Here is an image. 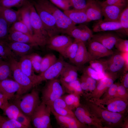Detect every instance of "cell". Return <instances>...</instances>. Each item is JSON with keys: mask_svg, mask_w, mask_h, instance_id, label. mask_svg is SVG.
Returning <instances> with one entry per match:
<instances>
[{"mask_svg": "<svg viewBox=\"0 0 128 128\" xmlns=\"http://www.w3.org/2000/svg\"><path fill=\"white\" fill-rule=\"evenodd\" d=\"M51 111L63 116L76 117L74 112L67 105L62 97L55 100L50 107Z\"/></svg>", "mask_w": 128, "mask_h": 128, "instance_id": "obj_25", "label": "cell"}, {"mask_svg": "<svg viewBox=\"0 0 128 128\" xmlns=\"http://www.w3.org/2000/svg\"><path fill=\"white\" fill-rule=\"evenodd\" d=\"M104 21H119L120 14L125 7L114 5L101 6Z\"/></svg>", "mask_w": 128, "mask_h": 128, "instance_id": "obj_23", "label": "cell"}, {"mask_svg": "<svg viewBox=\"0 0 128 128\" xmlns=\"http://www.w3.org/2000/svg\"><path fill=\"white\" fill-rule=\"evenodd\" d=\"M13 99L12 103L17 106L23 114L31 119L35 109L41 102L39 91L36 89H33L29 93L15 96Z\"/></svg>", "mask_w": 128, "mask_h": 128, "instance_id": "obj_3", "label": "cell"}, {"mask_svg": "<svg viewBox=\"0 0 128 128\" xmlns=\"http://www.w3.org/2000/svg\"><path fill=\"white\" fill-rule=\"evenodd\" d=\"M7 118L3 116L0 115V123L5 119Z\"/></svg>", "mask_w": 128, "mask_h": 128, "instance_id": "obj_57", "label": "cell"}, {"mask_svg": "<svg viewBox=\"0 0 128 128\" xmlns=\"http://www.w3.org/2000/svg\"><path fill=\"white\" fill-rule=\"evenodd\" d=\"M50 106L42 103L36 108L31 117V121L36 128H51Z\"/></svg>", "mask_w": 128, "mask_h": 128, "instance_id": "obj_9", "label": "cell"}, {"mask_svg": "<svg viewBox=\"0 0 128 128\" xmlns=\"http://www.w3.org/2000/svg\"><path fill=\"white\" fill-rule=\"evenodd\" d=\"M92 28L93 32H96L121 31L125 34L119 21H104L102 20L97 21L93 24Z\"/></svg>", "mask_w": 128, "mask_h": 128, "instance_id": "obj_19", "label": "cell"}, {"mask_svg": "<svg viewBox=\"0 0 128 128\" xmlns=\"http://www.w3.org/2000/svg\"><path fill=\"white\" fill-rule=\"evenodd\" d=\"M0 128H26L16 120L7 118L0 123Z\"/></svg>", "mask_w": 128, "mask_h": 128, "instance_id": "obj_43", "label": "cell"}, {"mask_svg": "<svg viewBox=\"0 0 128 128\" xmlns=\"http://www.w3.org/2000/svg\"><path fill=\"white\" fill-rule=\"evenodd\" d=\"M119 21L127 35H128V6L123 10L120 15Z\"/></svg>", "mask_w": 128, "mask_h": 128, "instance_id": "obj_42", "label": "cell"}, {"mask_svg": "<svg viewBox=\"0 0 128 128\" xmlns=\"http://www.w3.org/2000/svg\"><path fill=\"white\" fill-rule=\"evenodd\" d=\"M36 1L52 15L60 33L68 35L76 25L64 12L49 0H37Z\"/></svg>", "mask_w": 128, "mask_h": 128, "instance_id": "obj_2", "label": "cell"}, {"mask_svg": "<svg viewBox=\"0 0 128 128\" xmlns=\"http://www.w3.org/2000/svg\"><path fill=\"white\" fill-rule=\"evenodd\" d=\"M107 60V67L105 72L106 76L114 79L128 70V64L125 61L122 53H114Z\"/></svg>", "mask_w": 128, "mask_h": 128, "instance_id": "obj_7", "label": "cell"}, {"mask_svg": "<svg viewBox=\"0 0 128 128\" xmlns=\"http://www.w3.org/2000/svg\"><path fill=\"white\" fill-rule=\"evenodd\" d=\"M121 82L122 85L126 89L128 88V71L125 72L123 74Z\"/></svg>", "mask_w": 128, "mask_h": 128, "instance_id": "obj_55", "label": "cell"}, {"mask_svg": "<svg viewBox=\"0 0 128 128\" xmlns=\"http://www.w3.org/2000/svg\"><path fill=\"white\" fill-rule=\"evenodd\" d=\"M56 56L53 54H49L42 58L41 63L40 73H42L52 65L57 59Z\"/></svg>", "mask_w": 128, "mask_h": 128, "instance_id": "obj_35", "label": "cell"}, {"mask_svg": "<svg viewBox=\"0 0 128 128\" xmlns=\"http://www.w3.org/2000/svg\"><path fill=\"white\" fill-rule=\"evenodd\" d=\"M19 85L14 80L7 79L0 80V92L4 95L8 100L18 95L20 90Z\"/></svg>", "mask_w": 128, "mask_h": 128, "instance_id": "obj_14", "label": "cell"}, {"mask_svg": "<svg viewBox=\"0 0 128 128\" xmlns=\"http://www.w3.org/2000/svg\"><path fill=\"white\" fill-rule=\"evenodd\" d=\"M7 40L29 44L33 46H38L33 37L23 33L14 31H9Z\"/></svg>", "mask_w": 128, "mask_h": 128, "instance_id": "obj_27", "label": "cell"}, {"mask_svg": "<svg viewBox=\"0 0 128 128\" xmlns=\"http://www.w3.org/2000/svg\"><path fill=\"white\" fill-rule=\"evenodd\" d=\"M85 105L95 119L104 128L119 127L123 125V116L121 113L105 109L92 100L87 99Z\"/></svg>", "mask_w": 128, "mask_h": 128, "instance_id": "obj_1", "label": "cell"}, {"mask_svg": "<svg viewBox=\"0 0 128 128\" xmlns=\"http://www.w3.org/2000/svg\"><path fill=\"white\" fill-rule=\"evenodd\" d=\"M18 63L22 72L30 78L35 86L36 85L38 75H36L34 73L31 61L29 55H23Z\"/></svg>", "mask_w": 128, "mask_h": 128, "instance_id": "obj_24", "label": "cell"}, {"mask_svg": "<svg viewBox=\"0 0 128 128\" xmlns=\"http://www.w3.org/2000/svg\"><path fill=\"white\" fill-rule=\"evenodd\" d=\"M91 30L83 24L76 25L71 31L68 35L78 41L85 42L90 41L93 35Z\"/></svg>", "mask_w": 128, "mask_h": 128, "instance_id": "obj_18", "label": "cell"}, {"mask_svg": "<svg viewBox=\"0 0 128 128\" xmlns=\"http://www.w3.org/2000/svg\"><path fill=\"white\" fill-rule=\"evenodd\" d=\"M114 79L106 76L101 79L95 88L88 96V99L94 100L100 98L109 88L114 83Z\"/></svg>", "mask_w": 128, "mask_h": 128, "instance_id": "obj_17", "label": "cell"}, {"mask_svg": "<svg viewBox=\"0 0 128 128\" xmlns=\"http://www.w3.org/2000/svg\"><path fill=\"white\" fill-rule=\"evenodd\" d=\"M78 45L76 56L72 63L80 70L85 64L93 59L88 52L85 43L78 41Z\"/></svg>", "mask_w": 128, "mask_h": 128, "instance_id": "obj_20", "label": "cell"}, {"mask_svg": "<svg viewBox=\"0 0 128 128\" xmlns=\"http://www.w3.org/2000/svg\"><path fill=\"white\" fill-rule=\"evenodd\" d=\"M64 12L75 25L90 22L87 18L85 10L73 9L64 11Z\"/></svg>", "mask_w": 128, "mask_h": 128, "instance_id": "obj_28", "label": "cell"}, {"mask_svg": "<svg viewBox=\"0 0 128 128\" xmlns=\"http://www.w3.org/2000/svg\"><path fill=\"white\" fill-rule=\"evenodd\" d=\"M65 62L60 57L52 65L38 75L36 85L43 81L56 79L60 76Z\"/></svg>", "mask_w": 128, "mask_h": 128, "instance_id": "obj_12", "label": "cell"}, {"mask_svg": "<svg viewBox=\"0 0 128 128\" xmlns=\"http://www.w3.org/2000/svg\"><path fill=\"white\" fill-rule=\"evenodd\" d=\"M79 69L74 66L65 62L60 75V79L67 82H69L78 79V71Z\"/></svg>", "mask_w": 128, "mask_h": 128, "instance_id": "obj_26", "label": "cell"}, {"mask_svg": "<svg viewBox=\"0 0 128 128\" xmlns=\"http://www.w3.org/2000/svg\"><path fill=\"white\" fill-rule=\"evenodd\" d=\"M88 42L87 50L93 60L111 56L114 53L112 50L108 49L98 42L91 39Z\"/></svg>", "mask_w": 128, "mask_h": 128, "instance_id": "obj_13", "label": "cell"}, {"mask_svg": "<svg viewBox=\"0 0 128 128\" xmlns=\"http://www.w3.org/2000/svg\"><path fill=\"white\" fill-rule=\"evenodd\" d=\"M30 10L33 37L38 46H44L46 45L50 37L32 1Z\"/></svg>", "mask_w": 128, "mask_h": 128, "instance_id": "obj_4", "label": "cell"}, {"mask_svg": "<svg viewBox=\"0 0 128 128\" xmlns=\"http://www.w3.org/2000/svg\"><path fill=\"white\" fill-rule=\"evenodd\" d=\"M34 71L40 73L41 63L42 58L38 55L34 54L29 55Z\"/></svg>", "mask_w": 128, "mask_h": 128, "instance_id": "obj_44", "label": "cell"}, {"mask_svg": "<svg viewBox=\"0 0 128 128\" xmlns=\"http://www.w3.org/2000/svg\"><path fill=\"white\" fill-rule=\"evenodd\" d=\"M120 38L115 33L104 32L93 34L91 39L99 42L108 49L112 50Z\"/></svg>", "mask_w": 128, "mask_h": 128, "instance_id": "obj_16", "label": "cell"}, {"mask_svg": "<svg viewBox=\"0 0 128 128\" xmlns=\"http://www.w3.org/2000/svg\"><path fill=\"white\" fill-rule=\"evenodd\" d=\"M16 120L26 128H31V119L21 112L18 115Z\"/></svg>", "mask_w": 128, "mask_h": 128, "instance_id": "obj_50", "label": "cell"}, {"mask_svg": "<svg viewBox=\"0 0 128 128\" xmlns=\"http://www.w3.org/2000/svg\"><path fill=\"white\" fill-rule=\"evenodd\" d=\"M59 80L65 91L69 94L74 93L80 96L83 93L80 82L78 79L69 82L60 79Z\"/></svg>", "mask_w": 128, "mask_h": 128, "instance_id": "obj_32", "label": "cell"}, {"mask_svg": "<svg viewBox=\"0 0 128 128\" xmlns=\"http://www.w3.org/2000/svg\"><path fill=\"white\" fill-rule=\"evenodd\" d=\"M87 5L85 11L90 21L102 20L103 16L101 7L98 1L87 0Z\"/></svg>", "mask_w": 128, "mask_h": 128, "instance_id": "obj_22", "label": "cell"}, {"mask_svg": "<svg viewBox=\"0 0 128 128\" xmlns=\"http://www.w3.org/2000/svg\"><path fill=\"white\" fill-rule=\"evenodd\" d=\"M3 111L8 118L16 120L21 112L17 106L13 103H9Z\"/></svg>", "mask_w": 128, "mask_h": 128, "instance_id": "obj_37", "label": "cell"}, {"mask_svg": "<svg viewBox=\"0 0 128 128\" xmlns=\"http://www.w3.org/2000/svg\"><path fill=\"white\" fill-rule=\"evenodd\" d=\"M12 75L11 66L8 60L0 59V80L10 79Z\"/></svg>", "mask_w": 128, "mask_h": 128, "instance_id": "obj_33", "label": "cell"}, {"mask_svg": "<svg viewBox=\"0 0 128 128\" xmlns=\"http://www.w3.org/2000/svg\"><path fill=\"white\" fill-rule=\"evenodd\" d=\"M76 95L74 93H70L62 97L67 106L72 110L73 109V105Z\"/></svg>", "mask_w": 128, "mask_h": 128, "instance_id": "obj_52", "label": "cell"}, {"mask_svg": "<svg viewBox=\"0 0 128 128\" xmlns=\"http://www.w3.org/2000/svg\"><path fill=\"white\" fill-rule=\"evenodd\" d=\"M65 92L59 80H48L41 91V102L51 107L53 102L62 97Z\"/></svg>", "mask_w": 128, "mask_h": 128, "instance_id": "obj_5", "label": "cell"}, {"mask_svg": "<svg viewBox=\"0 0 128 128\" xmlns=\"http://www.w3.org/2000/svg\"><path fill=\"white\" fill-rule=\"evenodd\" d=\"M126 89L122 85L118 84L116 92L114 97L128 100V94Z\"/></svg>", "mask_w": 128, "mask_h": 128, "instance_id": "obj_54", "label": "cell"}, {"mask_svg": "<svg viewBox=\"0 0 128 128\" xmlns=\"http://www.w3.org/2000/svg\"><path fill=\"white\" fill-rule=\"evenodd\" d=\"M118 84L114 83L105 92V96L101 99H105L114 97L116 92Z\"/></svg>", "mask_w": 128, "mask_h": 128, "instance_id": "obj_53", "label": "cell"}, {"mask_svg": "<svg viewBox=\"0 0 128 128\" xmlns=\"http://www.w3.org/2000/svg\"><path fill=\"white\" fill-rule=\"evenodd\" d=\"M28 0H0V6L7 8H20Z\"/></svg>", "mask_w": 128, "mask_h": 128, "instance_id": "obj_40", "label": "cell"}, {"mask_svg": "<svg viewBox=\"0 0 128 128\" xmlns=\"http://www.w3.org/2000/svg\"><path fill=\"white\" fill-rule=\"evenodd\" d=\"M83 70V73H86L88 76L96 80H98L101 79L105 76V74L99 73L90 66L84 68Z\"/></svg>", "mask_w": 128, "mask_h": 128, "instance_id": "obj_45", "label": "cell"}, {"mask_svg": "<svg viewBox=\"0 0 128 128\" xmlns=\"http://www.w3.org/2000/svg\"><path fill=\"white\" fill-rule=\"evenodd\" d=\"M31 3V0H28L18 11L19 13L18 20L22 21L27 26L33 36L32 30L30 23V8Z\"/></svg>", "mask_w": 128, "mask_h": 128, "instance_id": "obj_30", "label": "cell"}, {"mask_svg": "<svg viewBox=\"0 0 128 128\" xmlns=\"http://www.w3.org/2000/svg\"><path fill=\"white\" fill-rule=\"evenodd\" d=\"M114 46L120 52H128V40L120 38L116 41Z\"/></svg>", "mask_w": 128, "mask_h": 128, "instance_id": "obj_46", "label": "cell"}, {"mask_svg": "<svg viewBox=\"0 0 128 128\" xmlns=\"http://www.w3.org/2000/svg\"><path fill=\"white\" fill-rule=\"evenodd\" d=\"M10 27L6 21L0 16V41L7 38Z\"/></svg>", "mask_w": 128, "mask_h": 128, "instance_id": "obj_41", "label": "cell"}, {"mask_svg": "<svg viewBox=\"0 0 128 128\" xmlns=\"http://www.w3.org/2000/svg\"><path fill=\"white\" fill-rule=\"evenodd\" d=\"M52 4L64 11L69 9L71 7L69 0H49Z\"/></svg>", "mask_w": 128, "mask_h": 128, "instance_id": "obj_49", "label": "cell"}, {"mask_svg": "<svg viewBox=\"0 0 128 128\" xmlns=\"http://www.w3.org/2000/svg\"><path fill=\"white\" fill-rule=\"evenodd\" d=\"M9 31L20 32L33 37L27 26L20 20H18L13 24L10 27Z\"/></svg>", "mask_w": 128, "mask_h": 128, "instance_id": "obj_39", "label": "cell"}, {"mask_svg": "<svg viewBox=\"0 0 128 128\" xmlns=\"http://www.w3.org/2000/svg\"><path fill=\"white\" fill-rule=\"evenodd\" d=\"M58 124L61 128H87L86 125L81 123L75 117L63 116L51 111Z\"/></svg>", "mask_w": 128, "mask_h": 128, "instance_id": "obj_21", "label": "cell"}, {"mask_svg": "<svg viewBox=\"0 0 128 128\" xmlns=\"http://www.w3.org/2000/svg\"><path fill=\"white\" fill-rule=\"evenodd\" d=\"M11 57H15L14 53L4 41H0V59L8 60Z\"/></svg>", "mask_w": 128, "mask_h": 128, "instance_id": "obj_38", "label": "cell"}, {"mask_svg": "<svg viewBox=\"0 0 128 128\" xmlns=\"http://www.w3.org/2000/svg\"><path fill=\"white\" fill-rule=\"evenodd\" d=\"M71 7L73 9L79 10H85L87 5L86 0H69Z\"/></svg>", "mask_w": 128, "mask_h": 128, "instance_id": "obj_48", "label": "cell"}, {"mask_svg": "<svg viewBox=\"0 0 128 128\" xmlns=\"http://www.w3.org/2000/svg\"><path fill=\"white\" fill-rule=\"evenodd\" d=\"M74 114L77 119L84 124L99 128H104L95 119L85 105H81L76 108Z\"/></svg>", "mask_w": 128, "mask_h": 128, "instance_id": "obj_15", "label": "cell"}, {"mask_svg": "<svg viewBox=\"0 0 128 128\" xmlns=\"http://www.w3.org/2000/svg\"><path fill=\"white\" fill-rule=\"evenodd\" d=\"M81 86L82 90L88 91V87L85 80L81 76L80 81Z\"/></svg>", "mask_w": 128, "mask_h": 128, "instance_id": "obj_56", "label": "cell"}, {"mask_svg": "<svg viewBox=\"0 0 128 128\" xmlns=\"http://www.w3.org/2000/svg\"><path fill=\"white\" fill-rule=\"evenodd\" d=\"M3 41L14 53H15L20 55H23L27 53L34 46L28 44L7 40Z\"/></svg>", "mask_w": 128, "mask_h": 128, "instance_id": "obj_29", "label": "cell"}, {"mask_svg": "<svg viewBox=\"0 0 128 128\" xmlns=\"http://www.w3.org/2000/svg\"><path fill=\"white\" fill-rule=\"evenodd\" d=\"M82 76L84 78L88 85V90L92 92L96 87V80L83 72Z\"/></svg>", "mask_w": 128, "mask_h": 128, "instance_id": "obj_51", "label": "cell"}, {"mask_svg": "<svg viewBox=\"0 0 128 128\" xmlns=\"http://www.w3.org/2000/svg\"><path fill=\"white\" fill-rule=\"evenodd\" d=\"M90 66L96 71L100 74H105L107 67V60L98 59L92 60L89 62Z\"/></svg>", "mask_w": 128, "mask_h": 128, "instance_id": "obj_36", "label": "cell"}, {"mask_svg": "<svg viewBox=\"0 0 128 128\" xmlns=\"http://www.w3.org/2000/svg\"><path fill=\"white\" fill-rule=\"evenodd\" d=\"M91 100L105 109L121 114L125 111L128 105L127 100L115 97L105 99H100Z\"/></svg>", "mask_w": 128, "mask_h": 128, "instance_id": "obj_10", "label": "cell"}, {"mask_svg": "<svg viewBox=\"0 0 128 128\" xmlns=\"http://www.w3.org/2000/svg\"><path fill=\"white\" fill-rule=\"evenodd\" d=\"M31 0L49 37L59 34L60 32L52 15L36 1Z\"/></svg>", "mask_w": 128, "mask_h": 128, "instance_id": "obj_8", "label": "cell"}, {"mask_svg": "<svg viewBox=\"0 0 128 128\" xmlns=\"http://www.w3.org/2000/svg\"><path fill=\"white\" fill-rule=\"evenodd\" d=\"M14 80L19 85L20 90L18 95L27 93L35 86L33 83L21 70L18 61L13 57L9 59Z\"/></svg>", "mask_w": 128, "mask_h": 128, "instance_id": "obj_6", "label": "cell"}, {"mask_svg": "<svg viewBox=\"0 0 128 128\" xmlns=\"http://www.w3.org/2000/svg\"><path fill=\"white\" fill-rule=\"evenodd\" d=\"M0 16L3 18L10 26L18 20L19 13L11 8L0 6Z\"/></svg>", "mask_w": 128, "mask_h": 128, "instance_id": "obj_31", "label": "cell"}, {"mask_svg": "<svg viewBox=\"0 0 128 128\" xmlns=\"http://www.w3.org/2000/svg\"><path fill=\"white\" fill-rule=\"evenodd\" d=\"M98 2L101 6L114 5L126 7L128 5V0H106L103 2Z\"/></svg>", "mask_w": 128, "mask_h": 128, "instance_id": "obj_47", "label": "cell"}, {"mask_svg": "<svg viewBox=\"0 0 128 128\" xmlns=\"http://www.w3.org/2000/svg\"><path fill=\"white\" fill-rule=\"evenodd\" d=\"M78 47V41L74 39L66 49L63 56L72 62L76 56Z\"/></svg>", "mask_w": 128, "mask_h": 128, "instance_id": "obj_34", "label": "cell"}, {"mask_svg": "<svg viewBox=\"0 0 128 128\" xmlns=\"http://www.w3.org/2000/svg\"><path fill=\"white\" fill-rule=\"evenodd\" d=\"M73 41L70 36L59 34L50 37L46 45L49 49L57 51L63 56L66 49Z\"/></svg>", "mask_w": 128, "mask_h": 128, "instance_id": "obj_11", "label": "cell"}]
</instances>
